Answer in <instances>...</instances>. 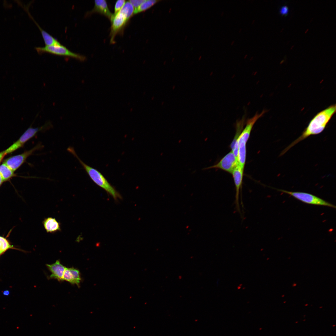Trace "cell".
Masks as SVG:
<instances>
[{
    "label": "cell",
    "instance_id": "6da1fadb",
    "mask_svg": "<svg viewBox=\"0 0 336 336\" xmlns=\"http://www.w3.org/2000/svg\"><path fill=\"white\" fill-rule=\"evenodd\" d=\"M336 106L334 104L318 113L309 122L301 134L283 149L279 156L283 155L293 146L310 136L321 133L336 113Z\"/></svg>",
    "mask_w": 336,
    "mask_h": 336
},
{
    "label": "cell",
    "instance_id": "7a4b0ae2",
    "mask_svg": "<svg viewBox=\"0 0 336 336\" xmlns=\"http://www.w3.org/2000/svg\"><path fill=\"white\" fill-rule=\"evenodd\" d=\"M266 112L263 110L261 113H256L252 118L246 122L245 127L243 129L233 148L231 150L237 159L238 164L244 168L246 159V144L249 138L253 127L257 120Z\"/></svg>",
    "mask_w": 336,
    "mask_h": 336
},
{
    "label": "cell",
    "instance_id": "3957f363",
    "mask_svg": "<svg viewBox=\"0 0 336 336\" xmlns=\"http://www.w3.org/2000/svg\"><path fill=\"white\" fill-rule=\"evenodd\" d=\"M134 8L128 1L116 14L114 15L110 20L111 26L110 34V43H115V38L118 34L122 35L124 28L133 15Z\"/></svg>",
    "mask_w": 336,
    "mask_h": 336
},
{
    "label": "cell",
    "instance_id": "277c9868",
    "mask_svg": "<svg viewBox=\"0 0 336 336\" xmlns=\"http://www.w3.org/2000/svg\"><path fill=\"white\" fill-rule=\"evenodd\" d=\"M67 151L75 157L84 168L91 179L97 185L104 189L115 199L121 197L119 193L109 182L103 175L96 169L87 165L79 158L74 148L69 147Z\"/></svg>",
    "mask_w": 336,
    "mask_h": 336
},
{
    "label": "cell",
    "instance_id": "5b68a950",
    "mask_svg": "<svg viewBox=\"0 0 336 336\" xmlns=\"http://www.w3.org/2000/svg\"><path fill=\"white\" fill-rule=\"evenodd\" d=\"M53 125L50 121L42 126L35 128L30 126L21 135L19 139L6 150V154L11 153L22 147L29 140L34 137L39 132L45 131L51 128Z\"/></svg>",
    "mask_w": 336,
    "mask_h": 336
},
{
    "label": "cell",
    "instance_id": "8992f818",
    "mask_svg": "<svg viewBox=\"0 0 336 336\" xmlns=\"http://www.w3.org/2000/svg\"><path fill=\"white\" fill-rule=\"evenodd\" d=\"M35 49L38 53L41 54L48 53L55 55L72 58L80 61H84L86 59L83 55L74 53L61 44L58 45H45L43 47H37Z\"/></svg>",
    "mask_w": 336,
    "mask_h": 336
},
{
    "label": "cell",
    "instance_id": "52a82bcc",
    "mask_svg": "<svg viewBox=\"0 0 336 336\" xmlns=\"http://www.w3.org/2000/svg\"><path fill=\"white\" fill-rule=\"evenodd\" d=\"M277 190L279 191L289 194L307 204L336 208L335 205L311 194L300 192L290 191L282 189H277Z\"/></svg>",
    "mask_w": 336,
    "mask_h": 336
},
{
    "label": "cell",
    "instance_id": "ba28073f",
    "mask_svg": "<svg viewBox=\"0 0 336 336\" xmlns=\"http://www.w3.org/2000/svg\"><path fill=\"white\" fill-rule=\"evenodd\" d=\"M44 147L41 142H39L31 149L25 151L21 154L7 158L4 161L3 163L13 171H14L25 162L28 157L32 155L35 151L41 149Z\"/></svg>",
    "mask_w": 336,
    "mask_h": 336
},
{
    "label": "cell",
    "instance_id": "9c48e42d",
    "mask_svg": "<svg viewBox=\"0 0 336 336\" xmlns=\"http://www.w3.org/2000/svg\"><path fill=\"white\" fill-rule=\"evenodd\" d=\"M238 164L237 158L232 151L224 156L217 163L203 170L219 169L231 173Z\"/></svg>",
    "mask_w": 336,
    "mask_h": 336
},
{
    "label": "cell",
    "instance_id": "30bf717a",
    "mask_svg": "<svg viewBox=\"0 0 336 336\" xmlns=\"http://www.w3.org/2000/svg\"><path fill=\"white\" fill-rule=\"evenodd\" d=\"M244 170V168L241 167L238 164L231 173L236 189L234 204L236 211L240 213L241 217L239 198L240 190L242 188Z\"/></svg>",
    "mask_w": 336,
    "mask_h": 336
},
{
    "label": "cell",
    "instance_id": "8fae6325",
    "mask_svg": "<svg viewBox=\"0 0 336 336\" xmlns=\"http://www.w3.org/2000/svg\"><path fill=\"white\" fill-rule=\"evenodd\" d=\"M94 3L93 9L91 11L87 12L85 16H90L94 13H97L104 16L110 21L113 14L110 12L106 1L96 0L94 1Z\"/></svg>",
    "mask_w": 336,
    "mask_h": 336
},
{
    "label": "cell",
    "instance_id": "7c38bea8",
    "mask_svg": "<svg viewBox=\"0 0 336 336\" xmlns=\"http://www.w3.org/2000/svg\"><path fill=\"white\" fill-rule=\"evenodd\" d=\"M47 267L51 273L50 278L55 279L59 281H63V277L66 267L62 264L59 260L53 264H47Z\"/></svg>",
    "mask_w": 336,
    "mask_h": 336
},
{
    "label": "cell",
    "instance_id": "4fadbf2b",
    "mask_svg": "<svg viewBox=\"0 0 336 336\" xmlns=\"http://www.w3.org/2000/svg\"><path fill=\"white\" fill-rule=\"evenodd\" d=\"M63 279L79 286L81 280L79 271L72 268H66Z\"/></svg>",
    "mask_w": 336,
    "mask_h": 336
},
{
    "label": "cell",
    "instance_id": "5bb4252c",
    "mask_svg": "<svg viewBox=\"0 0 336 336\" xmlns=\"http://www.w3.org/2000/svg\"><path fill=\"white\" fill-rule=\"evenodd\" d=\"M44 229L48 233H54L61 231L60 224L54 218L48 217L43 221Z\"/></svg>",
    "mask_w": 336,
    "mask_h": 336
},
{
    "label": "cell",
    "instance_id": "9a60e30c",
    "mask_svg": "<svg viewBox=\"0 0 336 336\" xmlns=\"http://www.w3.org/2000/svg\"><path fill=\"white\" fill-rule=\"evenodd\" d=\"M245 117H243L241 119L237 121L236 124V133L232 142L230 144V147L231 150L233 148L235 143L242 131L244 126L245 124Z\"/></svg>",
    "mask_w": 336,
    "mask_h": 336
},
{
    "label": "cell",
    "instance_id": "2e32d148",
    "mask_svg": "<svg viewBox=\"0 0 336 336\" xmlns=\"http://www.w3.org/2000/svg\"><path fill=\"white\" fill-rule=\"evenodd\" d=\"M0 174L4 181L8 180L15 175L14 171L3 163L0 165Z\"/></svg>",
    "mask_w": 336,
    "mask_h": 336
},
{
    "label": "cell",
    "instance_id": "e0dca14e",
    "mask_svg": "<svg viewBox=\"0 0 336 336\" xmlns=\"http://www.w3.org/2000/svg\"><path fill=\"white\" fill-rule=\"evenodd\" d=\"M158 1L147 0L144 1L137 8L134 10L133 15L143 12L155 4Z\"/></svg>",
    "mask_w": 336,
    "mask_h": 336
},
{
    "label": "cell",
    "instance_id": "ac0fdd59",
    "mask_svg": "<svg viewBox=\"0 0 336 336\" xmlns=\"http://www.w3.org/2000/svg\"><path fill=\"white\" fill-rule=\"evenodd\" d=\"M0 242L1 244L0 255L2 254L8 249H15L14 247L10 244L8 240L3 237L0 236Z\"/></svg>",
    "mask_w": 336,
    "mask_h": 336
},
{
    "label": "cell",
    "instance_id": "d6986e66",
    "mask_svg": "<svg viewBox=\"0 0 336 336\" xmlns=\"http://www.w3.org/2000/svg\"><path fill=\"white\" fill-rule=\"evenodd\" d=\"M126 2L125 0H118L116 1L114 6V13L113 14L114 15L116 14L120 10Z\"/></svg>",
    "mask_w": 336,
    "mask_h": 336
},
{
    "label": "cell",
    "instance_id": "ffe728a7",
    "mask_svg": "<svg viewBox=\"0 0 336 336\" xmlns=\"http://www.w3.org/2000/svg\"><path fill=\"white\" fill-rule=\"evenodd\" d=\"M145 0H130L129 2L133 7L134 10L137 8Z\"/></svg>",
    "mask_w": 336,
    "mask_h": 336
},
{
    "label": "cell",
    "instance_id": "44dd1931",
    "mask_svg": "<svg viewBox=\"0 0 336 336\" xmlns=\"http://www.w3.org/2000/svg\"><path fill=\"white\" fill-rule=\"evenodd\" d=\"M279 13L282 16H286L289 12L288 7L286 5L282 6L279 8Z\"/></svg>",
    "mask_w": 336,
    "mask_h": 336
},
{
    "label": "cell",
    "instance_id": "7402d4cb",
    "mask_svg": "<svg viewBox=\"0 0 336 336\" xmlns=\"http://www.w3.org/2000/svg\"><path fill=\"white\" fill-rule=\"evenodd\" d=\"M6 155L5 151L0 152V162L4 157V156Z\"/></svg>",
    "mask_w": 336,
    "mask_h": 336
},
{
    "label": "cell",
    "instance_id": "603a6c76",
    "mask_svg": "<svg viewBox=\"0 0 336 336\" xmlns=\"http://www.w3.org/2000/svg\"><path fill=\"white\" fill-rule=\"evenodd\" d=\"M3 181V179L0 174V186L2 185Z\"/></svg>",
    "mask_w": 336,
    "mask_h": 336
},
{
    "label": "cell",
    "instance_id": "cb8c5ba5",
    "mask_svg": "<svg viewBox=\"0 0 336 336\" xmlns=\"http://www.w3.org/2000/svg\"><path fill=\"white\" fill-rule=\"evenodd\" d=\"M9 293V292L8 291H5L3 292V294L5 295H8Z\"/></svg>",
    "mask_w": 336,
    "mask_h": 336
},
{
    "label": "cell",
    "instance_id": "d4e9b609",
    "mask_svg": "<svg viewBox=\"0 0 336 336\" xmlns=\"http://www.w3.org/2000/svg\"><path fill=\"white\" fill-rule=\"evenodd\" d=\"M1 243L0 242V253L1 251Z\"/></svg>",
    "mask_w": 336,
    "mask_h": 336
}]
</instances>
